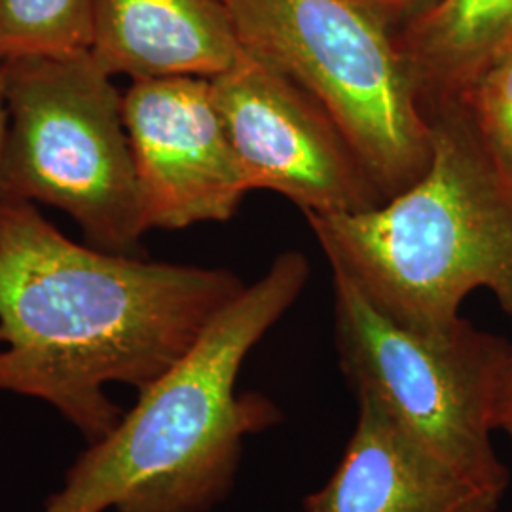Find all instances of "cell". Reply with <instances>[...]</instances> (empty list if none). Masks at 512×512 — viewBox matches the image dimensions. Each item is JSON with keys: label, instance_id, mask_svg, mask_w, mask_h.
<instances>
[{"label": "cell", "instance_id": "cell-1", "mask_svg": "<svg viewBox=\"0 0 512 512\" xmlns=\"http://www.w3.org/2000/svg\"><path fill=\"white\" fill-rule=\"evenodd\" d=\"M245 283L226 268L152 262L65 238L35 203L0 200V391L52 404L95 444L181 361Z\"/></svg>", "mask_w": 512, "mask_h": 512}, {"label": "cell", "instance_id": "cell-2", "mask_svg": "<svg viewBox=\"0 0 512 512\" xmlns=\"http://www.w3.org/2000/svg\"><path fill=\"white\" fill-rule=\"evenodd\" d=\"M310 272L300 251L275 256L181 361L139 391L116 429L74 461L42 512H209L224 501L245 439L281 421L268 397L239 395V370L293 308Z\"/></svg>", "mask_w": 512, "mask_h": 512}, {"label": "cell", "instance_id": "cell-3", "mask_svg": "<svg viewBox=\"0 0 512 512\" xmlns=\"http://www.w3.org/2000/svg\"><path fill=\"white\" fill-rule=\"evenodd\" d=\"M425 114L431 156L418 181L366 211L304 217L330 268L406 329H452L476 289L512 323V181L459 99Z\"/></svg>", "mask_w": 512, "mask_h": 512}, {"label": "cell", "instance_id": "cell-4", "mask_svg": "<svg viewBox=\"0 0 512 512\" xmlns=\"http://www.w3.org/2000/svg\"><path fill=\"white\" fill-rule=\"evenodd\" d=\"M8 128L0 200L71 215L88 245L133 255L145 234L122 93L93 57L27 55L0 63Z\"/></svg>", "mask_w": 512, "mask_h": 512}, {"label": "cell", "instance_id": "cell-5", "mask_svg": "<svg viewBox=\"0 0 512 512\" xmlns=\"http://www.w3.org/2000/svg\"><path fill=\"white\" fill-rule=\"evenodd\" d=\"M239 44L311 95L385 200L418 181L431 128L393 33L353 0H222Z\"/></svg>", "mask_w": 512, "mask_h": 512}, {"label": "cell", "instance_id": "cell-6", "mask_svg": "<svg viewBox=\"0 0 512 512\" xmlns=\"http://www.w3.org/2000/svg\"><path fill=\"white\" fill-rule=\"evenodd\" d=\"M332 291L338 363L355 397L378 401L459 475L505 492L509 473L492 433L512 344L463 317L444 332L406 329L338 270H332Z\"/></svg>", "mask_w": 512, "mask_h": 512}, {"label": "cell", "instance_id": "cell-7", "mask_svg": "<svg viewBox=\"0 0 512 512\" xmlns=\"http://www.w3.org/2000/svg\"><path fill=\"white\" fill-rule=\"evenodd\" d=\"M211 82L213 101L251 190L304 215H346L385 202L346 133L311 95L243 46Z\"/></svg>", "mask_w": 512, "mask_h": 512}, {"label": "cell", "instance_id": "cell-8", "mask_svg": "<svg viewBox=\"0 0 512 512\" xmlns=\"http://www.w3.org/2000/svg\"><path fill=\"white\" fill-rule=\"evenodd\" d=\"M122 114L145 232L226 222L253 192L207 78L135 80Z\"/></svg>", "mask_w": 512, "mask_h": 512}, {"label": "cell", "instance_id": "cell-9", "mask_svg": "<svg viewBox=\"0 0 512 512\" xmlns=\"http://www.w3.org/2000/svg\"><path fill=\"white\" fill-rule=\"evenodd\" d=\"M357 403L342 459L325 486L304 499L306 512H497L505 492L429 454L378 401Z\"/></svg>", "mask_w": 512, "mask_h": 512}, {"label": "cell", "instance_id": "cell-10", "mask_svg": "<svg viewBox=\"0 0 512 512\" xmlns=\"http://www.w3.org/2000/svg\"><path fill=\"white\" fill-rule=\"evenodd\" d=\"M239 50L222 0H95L90 52L110 76L211 80Z\"/></svg>", "mask_w": 512, "mask_h": 512}, {"label": "cell", "instance_id": "cell-11", "mask_svg": "<svg viewBox=\"0 0 512 512\" xmlns=\"http://www.w3.org/2000/svg\"><path fill=\"white\" fill-rule=\"evenodd\" d=\"M423 110L456 99L512 40V0H435L393 33Z\"/></svg>", "mask_w": 512, "mask_h": 512}, {"label": "cell", "instance_id": "cell-12", "mask_svg": "<svg viewBox=\"0 0 512 512\" xmlns=\"http://www.w3.org/2000/svg\"><path fill=\"white\" fill-rule=\"evenodd\" d=\"M95 0H0V63L92 48Z\"/></svg>", "mask_w": 512, "mask_h": 512}, {"label": "cell", "instance_id": "cell-13", "mask_svg": "<svg viewBox=\"0 0 512 512\" xmlns=\"http://www.w3.org/2000/svg\"><path fill=\"white\" fill-rule=\"evenodd\" d=\"M476 133L512 181V40L459 97Z\"/></svg>", "mask_w": 512, "mask_h": 512}, {"label": "cell", "instance_id": "cell-14", "mask_svg": "<svg viewBox=\"0 0 512 512\" xmlns=\"http://www.w3.org/2000/svg\"><path fill=\"white\" fill-rule=\"evenodd\" d=\"M359 8H363L376 21H380L385 29L395 33L406 21L418 16L435 0H353Z\"/></svg>", "mask_w": 512, "mask_h": 512}, {"label": "cell", "instance_id": "cell-15", "mask_svg": "<svg viewBox=\"0 0 512 512\" xmlns=\"http://www.w3.org/2000/svg\"><path fill=\"white\" fill-rule=\"evenodd\" d=\"M509 427H512V351L505 368L497 408H495V429L507 431Z\"/></svg>", "mask_w": 512, "mask_h": 512}, {"label": "cell", "instance_id": "cell-16", "mask_svg": "<svg viewBox=\"0 0 512 512\" xmlns=\"http://www.w3.org/2000/svg\"><path fill=\"white\" fill-rule=\"evenodd\" d=\"M6 128H8V110H6V99L2 90V80H0V158H2L4 139H6Z\"/></svg>", "mask_w": 512, "mask_h": 512}, {"label": "cell", "instance_id": "cell-17", "mask_svg": "<svg viewBox=\"0 0 512 512\" xmlns=\"http://www.w3.org/2000/svg\"><path fill=\"white\" fill-rule=\"evenodd\" d=\"M507 433H509V437H511L512 440V427H509V429H507Z\"/></svg>", "mask_w": 512, "mask_h": 512}]
</instances>
